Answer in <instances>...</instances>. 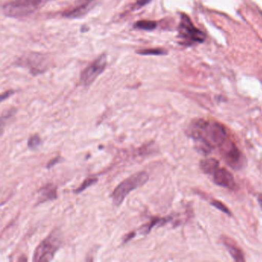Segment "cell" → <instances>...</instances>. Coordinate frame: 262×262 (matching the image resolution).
<instances>
[{
	"label": "cell",
	"instance_id": "8",
	"mask_svg": "<svg viewBox=\"0 0 262 262\" xmlns=\"http://www.w3.org/2000/svg\"><path fill=\"white\" fill-rule=\"evenodd\" d=\"M19 64L23 67H28L33 74L37 75L43 73L47 70V62L42 55L39 53H30L21 58Z\"/></svg>",
	"mask_w": 262,
	"mask_h": 262
},
{
	"label": "cell",
	"instance_id": "16",
	"mask_svg": "<svg viewBox=\"0 0 262 262\" xmlns=\"http://www.w3.org/2000/svg\"><path fill=\"white\" fill-rule=\"evenodd\" d=\"M138 54L144 55V56H147V55H155V56H158V55H165V51L164 50H161V49H147V50H142L137 51Z\"/></svg>",
	"mask_w": 262,
	"mask_h": 262
},
{
	"label": "cell",
	"instance_id": "12",
	"mask_svg": "<svg viewBox=\"0 0 262 262\" xmlns=\"http://www.w3.org/2000/svg\"><path fill=\"white\" fill-rule=\"evenodd\" d=\"M225 245H226L230 254L232 256L234 260H236V261H243V260H245L243 254H242L241 250L237 248L235 245H232V244L227 243V242H225Z\"/></svg>",
	"mask_w": 262,
	"mask_h": 262
},
{
	"label": "cell",
	"instance_id": "18",
	"mask_svg": "<svg viewBox=\"0 0 262 262\" xmlns=\"http://www.w3.org/2000/svg\"><path fill=\"white\" fill-rule=\"evenodd\" d=\"M16 113V110L14 108H12V110H6L5 112H4L2 114V118H1V122H4V121L7 120V119H10V117L13 116Z\"/></svg>",
	"mask_w": 262,
	"mask_h": 262
},
{
	"label": "cell",
	"instance_id": "2",
	"mask_svg": "<svg viewBox=\"0 0 262 262\" xmlns=\"http://www.w3.org/2000/svg\"><path fill=\"white\" fill-rule=\"evenodd\" d=\"M148 179L149 176L146 171H139L121 182L111 194L114 205L119 206L130 192L143 186Z\"/></svg>",
	"mask_w": 262,
	"mask_h": 262
},
{
	"label": "cell",
	"instance_id": "4",
	"mask_svg": "<svg viewBox=\"0 0 262 262\" xmlns=\"http://www.w3.org/2000/svg\"><path fill=\"white\" fill-rule=\"evenodd\" d=\"M62 234L58 229L52 231L51 234L41 242L34 252V261H50L54 257L55 254L62 245Z\"/></svg>",
	"mask_w": 262,
	"mask_h": 262
},
{
	"label": "cell",
	"instance_id": "17",
	"mask_svg": "<svg viewBox=\"0 0 262 262\" xmlns=\"http://www.w3.org/2000/svg\"><path fill=\"white\" fill-rule=\"evenodd\" d=\"M211 205H214L215 208H217L220 211H223V212L226 213V214H230L229 210L222 202H219V201H214V202H211Z\"/></svg>",
	"mask_w": 262,
	"mask_h": 262
},
{
	"label": "cell",
	"instance_id": "10",
	"mask_svg": "<svg viewBox=\"0 0 262 262\" xmlns=\"http://www.w3.org/2000/svg\"><path fill=\"white\" fill-rule=\"evenodd\" d=\"M97 0H80L79 4L64 12L63 16L68 19H79L85 16L96 5Z\"/></svg>",
	"mask_w": 262,
	"mask_h": 262
},
{
	"label": "cell",
	"instance_id": "3",
	"mask_svg": "<svg viewBox=\"0 0 262 262\" xmlns=\"http://www.w3.org/2000/svg\"><path fill=\"white\" fill-rule=\"evenodd\" d=\"M49 0H13L4 6V14L9 17L22 18L35 13Z\"/></svg>",
	"mask_w": 262,
	"mask_h": 262
},
{
	"label": "cell",
	"instance_id": "9",
	"mask_svg": "<svg viewBox=\"0 0 262 262\" xmlns=\"http://www.w3.org/2000/svg\"><path fill=\"white\" fill-rule=\"evenodd\" d=\"M208 176H211L213 182L219 186L232 190L237 188V185L232 174L228 170L222 168L220 165L215 167Z\"/></svg>",
	"mask_w": 262,
	"mask_h": 262
},
{
	"label": "cell",
	"instance_id": "20",
	"mask_svg": "<svg viewBox=\"0 0 262 262\" xmlns=\"http://www.w3.org/2000/svg\"><path fill=\"white\" fill-rule=\"evenodd\" d=\"M13 93H14V92L13 91H8L7 92V93H4V94L2 95V96H1V101L4 102L5 99H8V98L10 97L11 95H13Z\"/></svg>",
	"mask_w": 262,
	"mask_h": 262
},
{
	"label": "cell",
	"instance_id": "6",
	"mask_svg": "<svg viewBox=\"0 0 262 262\" xmlns=\"http://www.w3.org/2000/svg\"><path fill=\"white\" fill-rule=\"evenodd\" d=\"M179 34L182 39L193 42H201L205 39V35L193 26L188 16L185 14L181 17Z\"/></svg>",
	"mask_w": 262,
	"mask_h": 262
},
{
	"label": "cell",
	"instance_id": "11",
	"mask_svg": "<svg viewBox=\"0 0 262 262\" xmlns=\"http://www.w3.org/2000/svg\"><path fill=\"white\" fill-rule=\"evenodd\" d=\"M57 199V188L53 184L48 183L44 185L39 191V203H43L47 201L56 200Z\"/></svg>",
	"mask_w": 262,
	"mask_h": 262
},
{
	"label": "cell",
	"instance_id": "21",
	"mask_svg": "<svg viewBox=\"0 0 262 262\" xmlns=\"http://www.w3.org/2000/svg\"><path fill=\"white\" fill-rule=\"evenodd\" d=\"M257 202H258L260 208L262 209V194H259L258 197H257Z\"/></svg>",
	"mask_w": 262,
	"mask_h": 262
},
{
	"label": "cell",
	"instance_id": "13",
	"mask_svg": "<svg viewBox=\"0 0 262 262\" xmlns=\"http://www.w3.org/2000/svg\"><path fill=\"white\" fill-rule=\"evenodd\" d=\"M157 27V24L154 21L142 20L139 21L135 24V27L139 30H145V31H151Z\"/></svg>",
	"mask_w": 262,
	"mask_h": 262
},
{
	"label": "cell",
	"instance_id": "1",
	"mask_svg": "<svg viewBox=\"0 0 262 262\" xmlns=\"http://www.w3.org/2000/svg\"><path fill=\"white\" fill-rule=\"evenodd\" d=\"M189 128L190 136L205 154L209 153L213 148L222 146L227 139L225 128L214 121H194Z\"/></svg>",
	"mask_w": 262,
	"mask_h": 262
},
{
	"label": "cell",
	"instance_id": "5",
	"mask_svg": "<svg viewBox=\"0 0 262 262\" xmlns=\"http://www.w3.org/2000/svg\"><path fill=\"white\" fill-rule=\"evenodd\" d=\"M107 65V58L102 54L92 62L81 74L80 82L84 86H90L96 78L105 70Z\"/></svg>",
	"mask_w": 262,
	"mask_h": 262
},
{
	"label": "cell",
	"instance_id": "7",
	"mask_svg": "<svg viewBox=\"0 0 262 262\" xmlns=\"http://www.w3.org/2000/svg\"><path fill=\"white\" fill-rule=\"evenodd\" d=\"M222 157L225 163L233 169H241L243 166V155L233 142H229L222 149Z\"/></svg>",
	"mask_w": 262,
	"mask_h": 262
},
{
	"label": "cell",
	"instance_id": "19",
	"mask_svg": "<svg viewBox=\"0 0 262 262\" xmlns=\"http://www.w3.org/2000/svg\"><path fill=\"white\" fill-rule=\"evenodd\" d=\"M62 159L61 157H56L54 158V159H52L51 161H50V162H49L48 165H47V168H52V167L54 166V165H56V164L60 163L61 162H62Z\"/></svg>",
	"mask_w": 262,
	"mask_h": 262
},
{
	"label": "cell",
	"instance_id": "15",
	"mask_svg": "<svg viewBox=\"0 0 262 262\" xmlns=\"http://www.w3.org/2000/svg\"><path fill=\"white\" fill-rule=\"evenodd\" d=\"M42 144V140L39 135L35 134L29 139L27 145L30 149H36Z\"/></svg>",
	"mask_w": 262,
	"mask_h": 262
},
{
	"label": "cell",
	"instance_id": "14",
	"mask_svg": "<svg viewBox=\"0 0 262 262\" xmlns=\"http://www.w3.org/2000/svg\"><path fill=\"white\" fill-rule=\"evenodd\" d=\"M98 180H99V179H98L97 178H88V179H85V180L82 182V185H81L77 189L75 190L74 193H76V194H79V193L82 192V191L87 189L89 187L95 185V184L98 182Z\"/></svg>",
	"mask_w": 262,
	"mask_h": 262
}]
</instances>
